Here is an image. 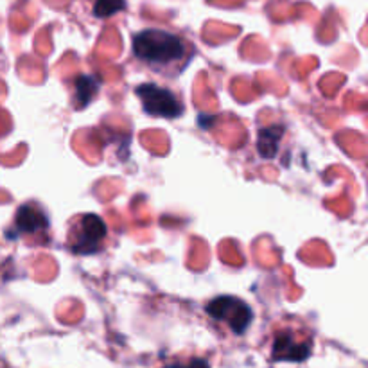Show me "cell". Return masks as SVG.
<instances>
[{
    "label": "cell",
    "mask_w": 368,
    "mask_h": 368,
    "mask_svg": "<svg viewBox=\"0 0 368 368\" xmlns=\"http://www.w3.org/2000/svg\"><path fill=\"white\" fill-rule=\"evenodd\" d=\"M135 58L162 76H176L188 59V49L180 36L162 29H144L133 38Z\"/></svg>",
    "instance_id": "6da1fadb"
},
{
    "label": "cell",
    "mask_w": 368,
    "mask_h": 368,
    "mask_svg": "<svg viewBox=\"0 0 368 368\" xmlns=\"http://www.w3.org/2000/svg\"><path fill=\"white\" fill-rule=\"evenodd\" d=\"M108 226L97 214H77L68 221L67 248L76 255H94L103 250Z\"/></svg>",
    "instance_id": "7a4b0ae2"
},
{
    "label": "cell",
    "mask_w": 368,
    "mask_h": 368,
    "mask_svg": "<svg viewBox=\"0 0 368 368\" xmlns=\"http://www.w3.org/2000/svg\"><path fill=\"white\" fill-rule=\"evenodd\" d=\"M142 103L144 112L155 117H166V119H176L184 113V104L178 95L173 94L169 88H162L158 85L144 83L135 90Z\"/></svg>",
    "instance_id": "3957f363"
},
{
    "label": "cell",
    "mask_w": 368,
    "mask_h": 368,
    "mask_svg": "<svg viewBox=\"0 0 368 368\" xmlns=\"http://www.w3.org/2000/svg\"><path fill=\"white\" fill-rule=\"evenodd\" d=\"M209 316L217 322H224L235 334H242L253 320L250 305L235 296H217L206 305Z\"/></svg>",
    "instance_id": "277c9868"
},
{
    "label": "cell",
    "mask_w": 368,
    "mask_h": 368,
    "mask_svg": "<svg viewBox=\"0 0 368 368\" xmlns=\"http://www.w3.org/2000/svg\"><path fill=\"white\" fill-rule=\"evenodd\" d=\"M14 226L26 238L43 242L47 239V232H49V217H47V212L40 203H23L17 211Z\"/></svg>",
    "instance_id": "5b68a950"
},
{
    "label": "cell",
    "mask_w": 368,
    "mask_h": 368,
    "mask_svg": "<svg viewBox=\"0 0 368 368\" xmlns=\"http://www.w3.org/2000/svg\"><path fill=\"white\" fill-rule=\"evenodd\" d=\"M311 354L309 343H298L291 332H280L275 338L273 359L275 361H305Z\"/></svg>",
    "instance_id": "8992f818"
},
{
    "label": "cell",
    "mask_w": 368,
    "mask_h": 368,
    "mask_svg": "<svg viewBox=\"0 0 368 368\" xmlns=\"http://www.w3.org/2000/svg\"><path fill=\"white\" fill-rule=\"evenodd\" d=\"M284 128L282 126H268L259 131V149L262 158H273L278 151V140L282 139Z\"/></svg>",
    "instance_id": "52a82bcc"
},
{
    "label": "cell",
    "mask_w": 368,
    "mask_h": 368,
    "mask_svg": "<svg viewBox=\"0 0 368 368\" xmlns=\"http://www.w3.org/2000/svg\"><path fill=\"white\" fill-rule=\"evenodd\" d=\"M99 83L94 76H79L74 83V99L77 101L76 108H85L97 95Z\"/></svg>",
    "instance_id": "ba28073f"
},
{
    "label": "cell",
    "mask_w": 368,
    "mask_h": 368,
    "mask_svg": "<svg viewBox=\"0 0 368 368\" xmlns=\"http://www.w3.org/2000/svg\"><path fill=\"white\" fill-rule=\"evenodd\" d=\"M124 0H95L94 14L97 18H108L124 9Z\"/></svg>",
    "instance_id": "9c48e42d"
},
{
    "label": "cell",
    "mask_w": 368,
    "mask_h": 368,
    "mask_svg": "<svg viewBox=\"0 0 368 368\" xmlns=\"http://www.w3.org/2000/svg\"><path fill=\"white\" fill-rule=\"evenodd\" d=\"M175 368H211V367H209V363H206L205 359H193L187 367H178V365H175Z\"/></svg>",
    "instance_id": "30bf717a"
}]
</instances>
